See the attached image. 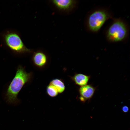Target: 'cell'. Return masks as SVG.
Returning <instances> with one entry per match:
<instances>
[{
    "label": "cell",
    "mask_w": 130,
    "mask_h": 130,
    "mask_svg": "<svg viewBox=\"0 0 130 130\" xmlns=\"http://www.w3.org/2000/svg\"><path fill=\"white\" fill-rule=\"evenodd\" d=\"M95 91V88L91 85L87 84L81 86L78 90L80 100L82 102H85L90 99L93 96Z\"/></svg>",
    "instance_id": "cell-6"
},
{
    "label": "cell",
    "mask_w": 130,
    "mask_h": 130,
    "mask_svg": "<svg viewBox=\"0 0 130 130\" xmlns=\"http://www.w3.org/2000/svg\"><path fill=\"white\" fill-rule=\"evenodd\" d=\"M31 76V73L27 72L22 67H19L7 91L6 96L9 103H16L19 93L25 84L30 80Z\"/></svg>",
    "instance_id": "cell-1"
},
{
    "label": "cell",
    "mask_w": 130,
    "mask_h": 130,
    "mask_svg": "<svg viewBox=\"0 0 130 130\" xmlns=\"http://www.w3.org/2000/svg\"><path fill=\"white\" fill-rule=\"evenodd\" d=\"M46 92L47 94L49 96L52 97L56 96L58 94L55 87L50 84L47 87Z\"/></svg>",
    "instance_id": "cell-10"
},
{
    "label": "cell",
    "mask_w": 130,
    "mask_h": 130,
    "mask_svg": "<svg viewBox=\"0 0 130 130\" xmlns=\"http://www.w3.org/2000/svg\"><path fill=\"white\" fill-rule=\"evenodd\" d=\"M109 17V13L104 10H99L93 12L90 15L88 19L89 28L93 32L98 31Z\"/></svg>",
    "instance_id": "cell-4"
},
{
    "label": "cell",
    "mask_w": 130,
    "mask_h": 130,
    "mask_svg": "<svg viewBox=\"0 0 130 130\" xmlns=\"http://www.w3.org/2000/svg\"><path fill=\"white\" fill-rule=\"evenodd\" d=\"M90 77L81 73H76L71 77L72 79L76 85L82 86L87 84Z\"/></svg>",
    "instance_id": "cell-8"
},
{
    "label": "cell",
    "mask_w": 130,
    "mask_h": 130,
    "mask_svg": "<svg viewBox=\"0 0 130 130\" xmlns=\"http://www.w3.org/2000/svg\"><path fill=\"white\" fill-rule=\"evenodd\" d=\"M51 1L58 9L63 11L71 9L74 7L76 3L75 0H54Z\"/></svg>",
    "instance_id": "cell-7"
},
{
    "label": "cell",
    "mask_w": 130,
    "mask_h": 130,
    "mask_svg": "<svg viewBox=\"0 0 130 130\" xmlns=\"http://www.w3.org/2000/svg\"><path fill=\"white\" fill-rule=\"evenodd\" d=\"M32 60L33 64L37 67L39 69H43L48 65L49 58L45 52L41 50H38L34 52Z\"/></svg>",
    "instance_id": "cell-5"
},
{
    "label": "cell",
    "mask_w": 130,
    "mask_h": 130,
    "mask_svg": "<svg viewBox=\"0 0 130 130\" xmlns=\"http://www.w3.org/2000/svg\"><path fill=\"white\" fill-rule=\"evenodd\" d=\"M1 39L4 44L9 49L16 53H30L32 50L26 47L20 34L16 31L8 30L3 32Z\"/></svg>",
    "instance_id": "cell-2"
},
{
    "label": "cell",
    "mask_w": 130,
    "mask_h": 130,
    "mask_svg": "<svg viewBox=\"0 0 130 130\" xmlns=\"http://www.w3.org/2000/svg\"><path fill=\"white\" fill-rule=\"evenodd\" d=\"M50 84L54 86L58 93L63 92L65 89V86L63 81L61 79L56 78L52 80Z\"/></svg>",
    "instance_id": "cell-9"
},
{
    "label": "cell",
    "mask_w": 130,
    "mask_h": 130,
    "mask_svg": "<svg viewBox=\"0 0 130 130\" xmlns=\"http://www.w3.org/2000/svg\"><path fill=\"white\" fill-rule=\"evenodd\" d=\"M122 110L123 112L126 113L129 110V108L127 106H124L122 108Z\"/></svg>",
    "instance_id": "cell-11"
},
{
    "label": "cell",
    "mask_w": 130,
    "mask_h": 130,
    "mask_svg": "<svg viewBox=\"0 0 130 130\" xmlns=\"http://www.w3.org/2000/svg\"><path fill=\"white\" fill-rule=\"evenodd\" d=\"M127 30L124 23L120 20L114 21L109 27L107 37L110 41L116 42L123 40L126 37Z\"/></svg>",
    "instance_id": "cell-3"
}]
</instances>
